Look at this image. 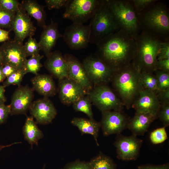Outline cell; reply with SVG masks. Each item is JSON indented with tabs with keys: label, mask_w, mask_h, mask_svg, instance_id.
I'll return each instance as SVG.
<instances>
[{
	"label": "cell",
	"mask_w": 169,
	"mask_h": 169,
	"mask_svg": "<svg viewBox=\"0 0 169 169\" xmlns=\"http://www.w3.org/2000/svg\"><path fill=\"white\" fill-rule=\"evenodd\" d=\"M97 56L114 72L129 65L136 53L135 38L122 29L107 35L96 45Z\"/></svg>",
	"instance_id": "6da1fadb"
},
{
	"label": "cell",
	"mask_w": 169,
	"mask_h": 169,
	"mask_svg": "<svg viewBox=\"0 0 169 169\" xmlns=\"http://www.w3.org/2000/svg\"><path fill=\"white\" fill-rule=\"evenodd\" d=\"M156 94L161 104H169V89L159 91Z\"/></svg>",
	"instance_id": "7bdbcfd3"
},
{
	"label": "cell",
	"mask_w": 169,
	"mask_h": 169,
	"mask_svg": "<svg viewBox=\"0 0 169 169\" xmlns=\"http://www.w3.org/2000/svg\"><path fill=\"white\" fill-rule=\"evenodd\" d=\"M153 73L156 78L158 91L169 89V72L156 70Z\"/></svg>",
	"instance_id": "4dcf8cb0"
},
{
	"label": "cell",
	"mask_w": 169,
	"mask_h": 169,
	"mask_svg": "<svg viewBox=\"0 0 169 169\" xmlns=\"http://www.w3.org/2000/svg\"><path fill=\"white\" fill-rule=\"evenodd\" d=\"M46 69L59 80L68 77V67L64 55L59 51L52 52L44 63Z\"/></svg>",
	"instance_id": "44dd1931"
},
{
	"label": "cell",
	"mask_w": 169,
	"mask_h": 169,
	"mask_svg": "<svg viewBox=\"0 0 169 169\" xmlns=\"http://www.w3.org/2000/svg\"><path fill=\"white\" fill-rule=\"evenodd\" d=\"M33 90L28 85L19 86L12 96L11 115L25 114L29 109L34 97Z\"/></svg>",
	"instance_id": "2e32d148"
},
{
	"label": "cell",
	"mask_w": 169,
	"mask_h": 169,
	"mask_svg": "<svg viewBox=\"0 0 169 169\" xmlns=\"http://www.w3.org/2000/svg\"><path fill=\"white\" fill-rule=\"evenodd\" d=\"M61 169H90L89 162L77 160L67 164Z\"/></svg>",
	"instance_id": "f35d334b"
},
{
	"label": "cell",
	"mask_w": 169,
	"mask_h": 169,
	"mask_svg": "<svg viewBox=\"0 0 169 169\" xmlns=\"http://www.w3.org/2000/svg\"><path fill=\"white\" fill-rule=\"evenodd\" d=\"M23 133L24 139L30 145L32 148L33 145H38V141L44 136L32 116L27 117L23 127Z\"/></svg>",
	"instance_id": "484cf974"
},
{
	"label": "cell",
	"mask_w": 169,
	"mask_h": 169,
	"mask_svg": "<svg viewBox=\"0 0 169 169\" xmlns=\"http://www.w3.org/2000/svg\"><path fill=\"white\" fill-rule=\"evenodd\" d=\"M71 123L78 128L82 135L88 134L92 136L97 146H99L98 138L101 128L100 122L93 119L75 117L72 120Z\"/></svg>",
	"instance_id": "cb8c5ba5"
},
{
	"label": "cell",
	"mask_w": 169,
	"mask_h": 169,
	"mask_svg": "<svg viewBox=\"0 0 169 169\" xmlns=\"http://www.w3.org/2000/svg\"><path fill=\"white\" fill-rule=\"evenodd\" d=\"M45 165H44L42 169H45Z\"/></svg>",
	"instance_id": "f5cc1de1"
},
{
	"label": "cell",
	"mask_w": 169,
	"mask_h": 169,
	"mask_svg": "<svg viewBox=\"0 0 169 169\" xmlns=\"http://www.w3.org/2000/svg\"><path fill=\"white\" fill-rule=\"evenodd\" d=\"M73 107L76 111L85 114L90 119H93L91 102L88 96H84L73 104Z\"/></svg>",
	"instance_id": "f1b7e54d"
},
{
	"label": "cell",
	"mask_w": 169,
	"mask_h": 169,
	"mask_svg": "<svg viewBox=\"0 0 169 169\" xmlns=\"http://www.w3.org/2000/svg\"><path fill=\"white\" fill-rule=\"evenodd\" d=\"M142 142V140L133 134L129 136L117 134L114 143L117 158L124 161L136 160L139 156Z\"/></svg>",
	"instance_id": "8fae6325"
},
{
	"label": "cell",
	"mask_w": 169,
	"mask_h": 169,
	"mask_svg": "<svg viewBox=\"0 0 169 169\" xmlns=\"http://www.w3.org/2000/svg\"><path fill=\"white\" fill-rule=\"evenodd\" d=\"M2 66H0V83L3 82L6 78L3 73L2 71Z\"/></svg>",
	"instance_id": "f907efd6"
},
{
	"label": "cell",
	"mask_w": 169,
	"mask_h": 169,
	"mask_svg": "<svg viewBox=\"0 0 169 169\" xmlns=\"http://www.w3.org/2000/svg\"><path fill=\"white\" fill-rule=\"evenodd\" d=\"M23 48L26 57L39 54L40 50L38 43L32 36L28 37V41L23 45Z\"/></svg>",
	"instance_id": "1f68e13d"
},
{
	"label": "cell",
	"mask_w": 169,
	"mask_h": 169,
	"mask_svg": "<svg viewBox=\"0 0 169 169\" xmlns=\"http://www.w3.org/2000/svg\"><path fill=\"white\" fill-rule=\"evenodd\" d=\"M64 56L68 64V78L78 83L88 93L93 86L86 75L82 63L72 54L66 53Z\"/></svg>",
	"instance_id": "ac0fdd59"
},
{
	"label": "cell",
	"mask_w": 169,
	"mask_h": 169,
	"mask_svg": "<svg viewBox=\"0 0 169 169\" xmlns=\"http://www.w3.org/2000/svg\"><path fill=\"white\" fill-rule=\"evenodd\" d=\"M90 24V43L96 45L105 37L120 29L109 7L107 0H104L91 19Z\"/></svg>",
	"instance_id": "5b68a950"
},
{
	"label": "cell",
	"mask_w": 169,
	"mask_h": 169,
	"mask_svg": "<svg viewBox=\"0 0 169 169\" xmlns=\"http://www.w3.org/2000/svg\"><path fill=\"white\" fill-rule=\"evenodd\" d=\"M3 59V65H11L18 69L23 68L27 60L23 44L16 41L8 40L0 47Z\"/></svg>",
	"instance_id": "5bb4252c"
},
{
	"label": "cell",
	"mask_w": 169,
	"mask_h": 169,
	"mask_svg": "<svg viewBox=\"0 0 169 169\" xmlns=\"http://www.w3.org/2000/svg\"><path fill=\"white\" fill-rule=\"evenodd\" d=\"M156 70L169 72V58L157 60L155 66Z\"/></svg>",
	"instance_id": "ee69618b"
},
{
	"label": "cell",
	"mask_w": 169,
	"mask_h": 169,
	"mask_svg": "<svg viewBox=\"0 0 169 169\" xmlns=\"http://www.w3.org/2000/svg\"><path fill=\"white\" fill-rule=\"evenodd\" d=\"M89 162L90 169H116L117 165L114 160L101 152Z\"/></svg>",
	"instance_id": "4316f807"
},
{
	"label": "cell",
	"mask_w": 169,
	"mask_h": 169,
	"mask_svg": "<svg viewBox=\"0 0 169 169\" xmlns=\"http://www.w3.org/2000/svg\"><path fill=\"white\" fill-rule=\"evenodd\" d=\"M3 65V59L1 48L0 47V66Z\"/></svg>",
	"instance_id": "816d5d0a"
},
{
	"label": "cell",
	"mask_w": 169,
	"mask_h": 169,
	"mask_svg": "<svg viewBox=\"0 0 169 169\" xmlns=\"http://www.w3.org/2000/svg\"><path fill=\"white\" fill-rule=\"evenodd\" d=\"M107 2L120 28L135 38L141 29L138 13L131 0H107Z\"/></svg>",
	"instance_id": "8992f818"
},
{
	"label": "cell",
	"mask_w": 169,
	"mask_h": 169,
	"mask_svg": "<svg viewBox=\"0 0 169 169\" xmlns=\"http://www.w3.org/2000/svg\"><path fill=\"white\" fill-rule=\"evenodd\" d=\"M157 118L156 115L136 112L134 117L130 119L127 128L134 135L143 136L151 124Z\"/></svg>",
	"instance_id": "7402d4cb"
},
{
	"label": "cell",
	"mask_w": 169,
	"mask_h": 169,
	"mask_svg": "<svg viewBox=\"0 0 169 169\" xmlns=\"http://www.w3.org/2000/svg\"><path fill=\"white\" fill-rule=\"evenodd\" d=\"M140 72L131 62L125 68L114 72L111 80L124 106L129 109L142 89Z\"/></svg>",
	"instance_id": "7a4b0ae2"
},
{
	"label": "cell",
	"mask_w": 169,
	"mask_h": 169,
	"mask_svg": "<svg viewBox=\"0 0 169 169\" xmlns=\"http://www.w3.org/2000/svg\"><path fill=\"white\" fill-rule=\"evenodd\" d=\"M20 4L28 14L37 21L39 26L43 28L46 27V16L44 6L39 4L34 0H23Z\"/></svg>",
	"instance_id": "d4e9b609"
},
{
	"label": "cell",
	"mask_w": 169,
	"mask_h": 169,
	"mask_svg": "<svg viewBox=\"0 0 169 169\" xmlns=\"http://www.w3.org/2000/svg\"><path fill=\"white\" fill-rule=\"evenodd\" d=\"M131 1L138 14L144 11L157 0H132Z\"/></svg>",
	"instance_id": "8d00e7d4"
},
{
	"label": "cell",
	"mask_w": 169,
	"mask_h": 169,
	"mask_svg": "<svg viewBox=\"0 0 169 169\" xmlns=\"http://www.w3.org/2000/svg\"><path fill=\"white\" fill-rule=\"evenodd\" d=\"M137 169H169V163L160 165L146 164L140 165L138 166Z\"/></svg>",
	"instance_id": "f6af8a7d"
},
{
	"label": "cell",
	"mask_w": 169,
	"mask_h": 169,
	"mask_svg": "<svg viewBox=\"0 0 169 169\" xmlns=\"http://www.w3.org/2000/svg\"><path fill=\"white\" fill-rule=\"evenodd\" d=\"M9 31L2 29L0 28V42H5L9 38Z\"/></svg>",
	"instance_id": "7dc6e473"
},
{
	"label": "cell",
	"mask_w": 169,
	"mask_h": 169,
	"mask_svg": "<svg viewBox=\"0 0 169 169\" xmlns=\"http://www.w3.org/2000/svg\"><path fill=\"white\" fill-rule=\"evenodd\" d=\"M29 110L36 122L45 125L51 123L57 114L53 102L48 97H44L32 102Z\"/></svg>",
	"instance_id": "9a60e30c"
},
{
	"label": "cell",
	"mask_w": 169,
	"mask_h": 169,
	"mask_svg": "<svg viewBox=\"0 0 169 169\" xmlns=\"http://www.w3.org/2000/svg\"><path fill=\"white\" fill-rule=\"evenodd\" d=\"M43 57V55H41L39 54L32 56L29 59H27L23 68L26 74L31 73L35 75L37 74L43 66L40 60Z\"/></svg>",
	"instance_id": "f546056e"
},
{
	"label": "cell",
	"mask_w": 169,
	"mask_h": 169,
	"mask_svg": "<svg viewBox=\"0 0 169 169\" xmlns=\"http://www.w3.org/2000/svg\"><path fill=\"white\" fill-rule=\"evenodd\" d=\"M36 30L31 17L20 4L16 12L10 30L13 31L14 33V40L23 44L26 38L32 37L34 34Z\"/></svg>",
	"instance_id": "4fadbf2b"
},
{
	"label": "cell",
	"mask_w": 169,
	"mask_h": 169,
	"mask_svg": "<svg viewBox=\"0 0 169 169\" xmlns=\"http://www.w3.org/2000/svg\"><path fill=\"white\" fill-rule=\"evenodd\" d=\"M104 0H69L63 14L73 23L84 24L91 19Z\"/></svg>",
	"instance_id": "52a82bcc"
},
{
	"label": "cell",
	"mask_w": 169,
	"mask_h": 169,
	"mask_svg": "<svg viewBox=\"0 0 169 169\" xmlns=\"http://www.w3.org/2000/svg\"><path fill=\"white\" fill-rule=\"evenodd\" d=\"M63 36L58 29V24L51 19L50 23L43 28L38 43L40 50L47 57L52 52L59 38Z\"/></svg>",
	"instance_id": "ffe728a7"
},
{
	"label": "cell",
	"mask_w": 169,
	"mask_h": 169,
	"mask_svg": "<svg viewBox=\"0 0 169 169\" xmlns=\"http://www.w3.org/2000/svg\"><path fill=\"white\" fill-rule=\"evenodd\" d=\"M140 81L142 89L151 91L156 94L159 91L156 78L154 73L141 72Z\"/></svg>",
	"instance_id": "83f0119b"
},
{
	"label": "cell",
	"mask_w": 169,
	"mask_h": 169,
	"mask_svg": "<svg viewBox=\"0 0 169 169\" xmlns=\"http://www.w3.org/2000/svg\"><path fill=\"white\" fill-rule=\"evenodd\" d=\"M86 75L95 85L105 84L111 81L114 72L96 54H90L82 63Z\"/></svg>",
	"instance_id": "9c48e42d"
},
{
	"label": "cell",
	"mask_w": 169,
	"mask_h": 169,
	"mask_svg": "<svg viewBox=\"0 0 169 169\" xmlns=\"http://www.w3.org/2000/svg\"><path fill=\"white\" fill-rule=\"evenodd\" d=\"M87 94L91 102L102 112L112 110L123 111L124 106L121 100L105 84L95 86Z\"/></svg>",
	"instance_id": "ba28073f"
},
{
	"label": "cell",
	"mask_w": 169,
	"mask_h": 169,
	"mask_svg": "<svg viewBox=\"0 0 169 169\" xmlns=\"http://www.w3.org/2000/svg\"><path fill=\"white\" fill-rule=\"evenodd\" d=\"M138 14L142 31L155 35L163 41L168 40L169 15L165 5L155 3Z\"/></svg>",
	"instance_id": "277c9868"
},
{
	"label": "cell",
	"mask_w": 169,
	"mask_h": 169,
	"mask_svg": "<svg viewBox=\"0 0 169 169\" xmlns=\"http://www.w3.org/2000/svg\"><path fill=\"white\" fill-rule=\"evenodd\" d=\"M136 49L131 63L140 72L153 73L161 42L155 35L142 31L135 38Z\"/></svg>",
	"instance_id": "3957f363"
},
{
	"label": "cell",
	"mask_w": 169,
	"mask_h": 169,
	"mask_svg": "<svg viewBox=\"0 0 169 169\" xmlns=\"http://www.w3.org/2000/svg\"><path fill=\"white\" fill-rule=\"evenodd\" d=\"M10 113V105H6L4 102L0 101V125L6 122Z\"/></svg>",
	"instance_id": "ab89813d"
},
{
	"label": "cell",
	"mask_w": 169,
	"mask_h": 169,
	"mask_svg": "<svg viewBox=\"0 0 169 169\" xmlns=\"http://www.w3.org/2000/svg\"><path fill=\"white\" fill-rule=\"evenodd\" d=\"M33 90L44 97H52L55 95L57 89L52 77L46 74H38L31 80Z\"/></svg>",
	"instance_id": "603a6c76"
},
{
	"label": "cell",
	"mask_w": 169,
	"mask_h": 169,
	"mask_svg": "<svg viewBox=\"0 0 169 169\" xmlns=\"http://www.w3.org/2000/svg\"><path fill=\"white\" fill-rule=\"evenodd\" d=\"M58 91L60 100L66 105L73 104L87 93L80 85L68 77L59 80Z\"/></svg>",
	"instance_id": "e0dca14e"
},
{
	"label": "cell",
	"mask_w": 169,
	"mask_h": 169,
	"mask_svg": "<svg viewBox=\"0 0 169 169\" xmlns=\"http://www.w3.org/2000/svg\"><path fill=\"white\" fill-rule=\"evenodd\" d=\"M15 13L8 11L0 7V28L11 29Z\"/></svg>",
	"instance_id": "e575fe53"
},
{
	"label": "cell",
	"mask_w": 169,
	"mask_h": 169,
	"mask_svg": "<svg viewBox=\"0 0 169 169\" xmlns=\"http://www.w3.org/2000/svg\"><path fill=\"white\" fill-rule=\"evenodd\" d=\"M102 113L100 123L104 136L118 134L127 128L130 119L123 111L110 110Z\"/></svg>",
	"instance_id": "7c38bea8"
},
{
	"label": "cell",
	"mask_w": 169,
	"mask_h": 169,
	"mask_svg": "<svg viewBox=\"0 0 169 169\" xmlns=\"http://www.w3.org/2000/svg\"><path fill=\"white\" fill-rule=\"evenodd\" d=\"M5 88L3 85H0V101L5 102L7 100L5 95Z\"/></svg>",
	"instance_id": "c3c4849f"
},
{
	"label": "cell",
	"mask_w": 169,
	"mask_h": 169,
	"mask_svg": "<svg viewBox=\"0 0 169 169\" xmlns=\"http://www.w3.org/2000/svg\"><path fill=\"white\" fill-rule=\"evenodd\" d=\"M169 58V42L168 40L162 41L160 46L157 60Z\"/></svg>",
	"instance_id": "60d3db41"
},
{
	"label": "cell",
	"mask_w": 169,
	"mask_h": 169,
	"mask_svg": "<svg viewBox=\"0 0 169 169\" xmlns=\"http://www.w3.org/2000/svg\"><path fill=\"white\" fill-rule=\"evenodd\" d=\"M90 28L87 25L73 23L65 29L63 37L69 48L73 50L86 49L90 43Z\"/></svg>",
	"instance_id": "30bf717a"
},
{
	"label": "cell",
	"mask_w": 169,
	"mask_h": 169,
	"mask_svg": "<svg viewBox=\"0 0 169 169\" xmlns=\"http://www.w3.org/2000/svg\"><path fill=\"white\" fill-rule=\"evenodd\" d=\"M18 69L15 67L9 64H4L2 65V67L3 73L6 78L8 77Z\"/></svg>",
	"instance_id": "bcb514c9"
},
{
	"label": "cell",
	"mask_w": 169,
	"mask_h": 169,
	"mask_svg": "<svg viewBox=\"0 0 169 169\" xmlns=\"http://www.w3.org/2000/svg\"><path fill=\"white\" fill-rule=\"evenodd\" d=\"M49 9H59L66 7L69 0H45Z\"/></svg>",
	"instance_id": "b9f144b4"
},
{
	"label": "cell",
	"mask_w": 169,
	"mask_h": 169,
	"mask_svg": "<svg viewBox=\"0 0 169 169\" xmlns=\"http://www.w3.org/2000/svg\"><path fill=\"white\" fill-rule=\"evenodd\" d=\"M160 105V102L155 92L142 89L131 107L135 109L136 112L157 116Z\"/></svg>",
	"instance_id": "d6986e66"
},
{
	"label": "cell",
	"mask_w": 169,
	"mask_h": 169,
	"mask_svg": "<svg viewBox=\"0 0 169 169\" xmlns=\"http://www.w3.org/2000/svg\"><path fill=\"white\" fill-rule=\"evenodd\" d=\"M26 74L23 69H19L8 77L3 82V85L6 87L11 85H20L24 75Z\"/></svg>",
	"instance_id": "d6a6232c"
},
{
	"label": "cell",
	"mask_w": 169,
	"mask_h": 169,
	"mask_svg": "<svg viewBox=\"0 0 169 169\" xmlns=\"http://www.w3.org/2000/svg\"><path fill=\"white\" fill-rule=\"evenodd\" d=\"M150 138L151 142L154 144L164 142L168 139L165 128H159L153 131L150 134Z\"/></svg>",
	"instance_id": "836d02e7"
},
{
	"label": "cell",
	"mask_w": 169,
	"mask_h": 169,
	"mask_svg": "<svg viewBox=\"0 0 169 169\" xmlns=\"http://www.w3.org/2000/svg\"><path fill=\"white\" fill-rule=\"evenodd\" d=\"M20 4L17 0H0V7L11 12H16Z\"/></svg>",
	"instance_id": "74e56055"
},
{
	"label": "cell",
	"mask_w": 169,
	"mask_h": 169,
	"mask_svg": "<svg viewBox=\"0 0 169 169\" xmlns=\"http://www.w3.org/2000/svg\"><path fill=\"white\" fill-rule=\"evenodd\" d=\"M158 118L163 123V127L166 128L169 125V104H161L157 112Z\"/></svg>",
	"instance_id": "d590c367"
},
{
	"label": "cell",
	"mask_w": 169,
	"mask_h": 169,
	"mask_svg": "<svg viewBox=\"0 0 169 169\" xmlns=\"http://www.w3.org/2000/svg\"><path fill=\"white\" fill-rule=\"evenodd\" d=\"M21 143V142H14V143H12L11 144H10L8 145H0V151H1L3 148L10 147V146H12V145H13L17 144L19 143Z\"/></svg>",
	"instance_id": "681fc988"
}]
</instances>
